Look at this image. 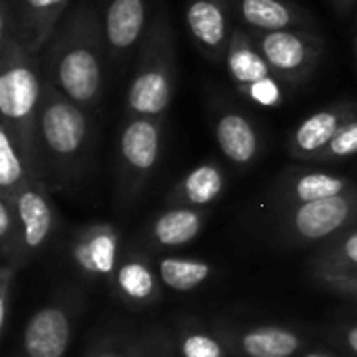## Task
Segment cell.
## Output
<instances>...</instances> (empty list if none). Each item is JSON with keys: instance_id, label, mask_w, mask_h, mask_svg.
I'll list each match as a JSON object with an SVG mask.
<instances>
[{"instance_id": "1", "label": "cell", "mask_w": 357, "mask_h": 357, "mask_svg": "<svg viewBox=\"0 0 357 357\" xmlns=\"http://www.w3.org/2000/svg\"><path fill=\"white\" fill-rule=\"evenodd\" d=\"M44 79L82 109L94 113L105 96L109 56L102 15L92 0H77L40 52Z\"/></svg>"}, {"instance_id": "27", "label": "cell", "mask_w": 357, "mask_h": 357, "mask_svg": "<svg viewBox=\"0 0 357 357\" xmlns=\"http://www.w3.org/2000/svg\"><path fill=\"white\" fill-rule=\"evenodd\" d=\"M178 349L182 357H226L228 349L218 335L203 328L186 326L178 335Z\"/></svg>"}, {"instance_id": "19", "label": "cell", "mask_w": 357, "mask_h": 357, "mask_svg": "<svg viewBox=\"0 0 357 357\" xmlns=\"http://www.w3.org/2000/svg\"><path fill=\"white\" fill-rule=\"evenodd\" d=\"M238 23L257 31H278L291 27H318L310 10L293 0H232Z\"/></svg>"}, {"instance_id": "17", "label": "cell", "mask_w": 357, "mask_h": 357, "mask_svg": "<svg viewBox=\"0 0 357 357\" xmlns=\"http://www.w3.org/2000/svg\"><path fill=\"white\" fill-rule=\"evenodd\" d=\"M71 305H44L27 320L23 331V351L27 357H63L71 343Z\"/></svg>"}, {"instance_id": "36", "label": "cell", "mask_w": 357, "mask_h": 357, "mask_svg": "<svg viewBox=\"0 0 357 357\" xmlns=\"http://www.w3.org/2000/svg\"><path fill=\"white\" fill-rule=\"evenodd\" d=\"M155 357H161V356H155Z\"/></svg>"}, {"instance_id": "5", "label": "cell", "mask_w": 357, "mask_h": 357, "mask_svg": "<svg viewBox=\"0 0 357 357\" xmlns=\"http://www.w3.org/2000/svg\"><path fill=\"white\" fill-rule=\"evenodd\" d=\"M165 138V119L123 117L115 144V199L121 209L134 205L153 178Z\"/></svg>"}, {"instance_id": "3", "label": "cell", "mask_w": 357, "mask_h": 357, "mask_svg": "<svg viewBox=\"0 0 357 357\" xmlns=\"http://www.w3.org/2000/svg\"><path fill=\"white\" fill-rule=\"evenodd\" d=\"M94 113L82 109L44 79L40 109V155L46 186L67 188L84 178L96 142Z\"/></svg>"}, {"instance_id": "7", "label": "cell", "mask_w": 357, "mask_h": 357, "mask_svg": "<svg viewBox=\"0 0 357 357\" xmlns=\"http://www.w3.org/2000/svg\"><path fill=\"white\" fill-rule=\"evenodd\" d=\"M224 67L236 92L249 102L264 109H276L287 102L291 88L274 73V69L261 54L253 33L243 25L234 27Z\"/></svg>"}, {"instance_id": "25", "label": "cell", "mask_w": 357, "mask_h": 357, "mask_svg": "<svg viewBox=\"0 0 357 357\" xmlns=\"http://www.w3.org/2000/svg\"><path fill=\"white\" fill-rule=\"evenodd\" d=\"M314 272H356L357 226L324 243L312 257Z\"/></svg>"}, {"instance_id": "35", "label": "cell", "mask_w": 357, "mask_h": 357, "mask_svg": "<svg viewBox=\"0 0 357 357\" xmlns=\"http://www.w3.org/2000/svg\"><path fill=\"white\" fill-rule=\"evenodd\" d=\"M354 54H356V63H357V36H356V42H354Z\"/></svg>"}, {"instance_id": "21", "label": "cell", "mask_w": 357, "mask_h": 357, "mask_svg": "<svg viewBox=\"0 0 357 357\" xmlns=\"http://www.w3.org/2000/svg\"><path fill=\"white\" fill-rule=\"evenodd\" d=\"M226 188V174L218 161H203L188 169L167 192L169 207L205 209L215 203Z\"/></svg>"}, {"instance_id": "34", "label": "cell", "mask_w": 357, "mask_h": 357, "mask_svg": "<svg viewBox=\"0 0 357 357\" xmlns=\"http://www.w3.org/2000/svg\"><path fill=\"white\" fill-rule=\"evenodd\" d=\"M303 357H333V356H328V354H322V351H312V354H305Z\"/></svg>"}, {"instance_id": "12", "label": "cell", "mask_w": 357, "mask_h": 357, "mask_svg": "<svg viewBox=\"0 0 357 357\" xmlns=\"http://www.w3.org/2000/svg\"><path fill=\"white\" fill-rule=\"evenodd\" d=\"M232 0H188L184 21L197 50L213 65H224L234 33Z\"/></svg>"}, {"instance_id": "24", "label": "cell", "mask_w": 357, "mask_h": 357, "mask_svg": "<svg viewBox=\"0 0 357 357\" xmlns=\"http://www.w3.org/2000/svg\"><path fill=\"white\" fill-rule=\"evenodd\" d=\"M36 182L13 134L0 123V197L13 199L27 184Z\"/></svg>"}, {"instance_id": "28", "label": "cell", "mask_w": 357, "mask_h": 357, "mask_svg": "<svg viewBox=\"0 0 357 357\" xmlns=\"http://www.w3.org/2000/svg\"><path fill=\"white\" fill-rule=\"evenodd\" d=\"M357 155V117L345 123L312 163H339Z\"/></svg>"}, {"instance_id": "16", "label": "cell", "mask_w": 357, "mask_h": 357, "mask_svg": "<svg viewBox=\"0 0 357 357\" xmlns=\"http://www.w3.org/2000/svg\"><path fill=\"white\" fill-rule=\"evenodd\" d=\"M357 190V184L339 174L322 169H289L274 184V199L278 209L316 203L337 195Z\"/></svg>"}, {"instance_id": "15", "label": "cell", "mask_w": 357, "mask_h": 357, "mask_svg": "<svg viewBox=\"0 0 357 357\" xmlns=\"http://www.w3.org/2000/svg\"><path fill=\"white\" fill-rule=\"evenodd\" d=\"M218 337L228 351L243 357H295L305 345L297 331L276 324H257L247 328L220 326Z\"/></svg>"}, {"instance_id": "18", "label": "cell", "mask_w": 357, "mask_h": 357, "mask_svg": "<svg viewBox=\"0 0 357 357\" xmlns=\"http://www.w3.org/2000/svg\"><path fill=\"white\" fill-rule=\"evenodd\" d=\"M21 220L23 226V243H25V259H33V255L48 243L54 234L59 215L48 197V186L31 182L17 197L8 199Z\"/></svg>"}, {"instance_id": "31", "label": "cell", "mask_w": 357, "mask_h": 357, "mask_svg": "<svg viewBox=\"0 0 357 357\" xmlns=\"http://www.w3.org/2000/svg\"><path fill=\"white\" fill-rule=\"evenodd\" d=\"M339 339H341V343L345 345V349H349L354 356H357V324L343 326V328L339 331Z\"/></svg>"}, {"instance_id": "32", "label": "cell", "mask_w": 357, "mask_h": 357, "mask_svg": "<svg viewBox=\"0 0 357 357\" xmlns=\"http://www.w3.org/2000/svg\"><path fill=\"white\" fill-rule=\"evenodd\" d=\"M86 357H138L134 351H119V349H96Z\"/></svg>"}, {"instance_id": "9", "label": "cell", "mask_w": 357, "mask_h": 357, "mask_svg": "<svg viewBox=\"0 0 357 357\" xmlns=\"http://www.w3.org/2000/svg\"><path fill=\"white\" fill-rule=\"evenodd\" d=\"M69 8L71 0H0V40L15 36L40 54Z\"/></svg>"}, {"instance_id": "23", "label": "cell", "mask_w": 357, "mask_h": 357, "mask_svg": "<svg viewBox=\"0 0 357 357\" xmlns=\"http://www.w3.org/2000/svg\"><path fill=\"white\" fill-rule=\"evenodd\" d=\"M157 274L163 287L176 293H190L211 278L213 266L205 259L167 255L157 261Z\"/></svg>"}, {"instance_id": "33", "label": "cell", "mask_w": 357, "mask_h": 357, "mask_svg": "<svg viewBox=\"0 0 357 357\" xmlns=\"http://www.w3.org/2000/svg\"><path fill=\"white\" fill-rule=\"evenodd\" d=\"M333 2V8H335V13L337 15H341V17H345L354 6L357 4V0H331Z\"/></svg>"}, {"instance_id": "30", "label": "cell", "mask_w": 357, "mask_h": 357, "mask_svg": "<svg viewBox=\"0 0 357 357\" xmlns=\"http://www.w3.org/2000/svg\"><path fill=\"white\" fill-rule=\"evenodd\" d=\"M15 274H17V270L10 264H4L2 261V268H0V337L6 335V326H8L10 293H13Z\"/></svg>"}, {"instance_id": "6", "label": "cell", "mask_w": 357, "mask_h": 357, "mask_svg": "<svg viewBox=\"0 0 357 357\" xmlns=\"http://www.w3.org/2000/svg\"><path fill=\"white\" fill-rule=\"evenodd\" d=\"M356 226L357 190L278 209V234L287 245H324Z\"/></svg>"}, {"instance_id": "13", "label": "cell", "mask_w": 357, "mask_h": 357, "mask_svg": "<svg viewBox=\"0 0 357 357\" xmlns=\"http://www.w3.org/2000/svg\"><path fill=\"white\" fill-rule=\"evenodd\" d=\"M69 257L86 280L111 282L121 261V234L107 222L90 224L75 232L69 245Z\"/></svg>"}, {"instance_id": "2", "label": "cell", "mask_w": 357, "mask_h": 357, "mask_svg": "<svg viewBox=\"0 0 357 357\" xmlns=\"http://www.w3.org/2000/svg\"><path fill=\"white\" fill-rule=\"evenodd\" d=\"M44 71L40 54L15 36L0 40V123L13 134L33 180L46 186L40 155V109Z\"/></svg>"}, {"instance_id": "20", "label": "cell", "mask_w": 357, "mask_h": 357, "mask_svg": "<svg viewBox=\"0 0 357 357\" xmlns=\"http://www.w3.org/2000/svg\"><path fill=\"white\" fill-rule=\"evenodd\" d=\"M111 287L126 305H130L132 310H144L161 299L163 284L157 270L146 257L138 253H128L121 257L111 278Z\"/></svg>"}, {"instance_id": "22", "label": "cell", "mask_w": 357, "mask_h": 357, "mask_svg": "<svg viewBox=\"0 0 357 357\" xmlns=\"http://www.w3.org/2000/svg\"><path fill=\"white\" fill-rule=\"evenodd\" d=\"M207 209L167 207L146 226V245L155 249H174L192 243L205 228Z\"/></svg>"}, {"instance_id": "8", "label": "cell", "mask_w": 357, "mask_h": 357, "mask_svg": "<svg viewBox=\"0 0 357 357\" xmlns=\"http://www.w3.org/2000/svg\"><path fill=\"white\" fill-rule=\"evenodd\" d=\"M253 33V31H251ZM261 54L274 73L291 88H301L316 73L322 54L324 38L318 27H291L278 31L253 33Z\"/></svg>"}, {"instance_id": "4", "label": "cell", "mask_w": 357, "mask_h": 357, "mask_svg": "<svg viewBox=\"0 0 357 357\" xmlns=\"http://www.w3.org/2000/svg\"><path fill=\"white\" fill-rule=\"evenodd\" d=\"M178 86L176 31L165 4L153 13L149 31L134 56L126 90V117L165 119Z\"/></svg>"}, {"instance_id": "11", "label": "cell", "mask_w": 357, "mask_h": 357, "mask_svg": "<svg viewBox=\"0 0 357 357\" xmlns=\"http://www.w3.org/2000/svg\"><path fill=\"white\" fill-rule=\"evenodd\" d=\"M211 130L222 155L236 167L253 165L264 149L257 121L238 105L224 98L211 100Z\"/></svg>"}, {"instance_id": "29", "label": "cell", "mask_w": 357, "mask_h": 357, "mask_svg": "<svg viewBox=\"0 0 357 357\" xmlns=\"http://www.w3.org/2000/svg\"><path fill=\"white\" fill-rule=\"evenodd\" d=\"M318 284L326 291L357 301V270L356 272H314Z\"/></svg>"}, {"instance_id": "10", "label": "cell", "mask_w": 357, "mask_h": 357, "mask_svg": "<svg viewBox=\"0 0 357 357\" xmlns=\"http://www.w3.org/2000/svg\"><path fill=\"white\" fill-rule=\"evenodd\" d=\"M100 15L109 71L117 75L123 71L130 56H136L149 31L153 19L151 0H105Z\"/></svg>"}, {"instance_id": "26", "label": "cell", "mask_w": 357, "mask_h": 357, "mask_svg": "<svg viewBox=\"0 0 357 357\" xmlns=\"http://www.w3.org/2000/svg\"><path fill=\"white\" fill-rule=\"evenodd\" d=\"M0 253L2 261L10 264L15 270H21L27 264L21 220L13 203L4 197H0Z\"/></svg>"}, {"instance_id": "14", "label": "cell", "mask_w": 357, "mask_h": 357, "mask_svg": "<svg viewBox=\"0 0 357 357\" xmlns=\"http://www.w3.org/2000/svg\"><path fill=\"white\" fill-rule=\"evenodd\" d=\"M356 117L357 100L354 98H337L328 102L295 126L289 138V155L297 161L312 163L339 130Z\"/></svg>"}]
</instances>
